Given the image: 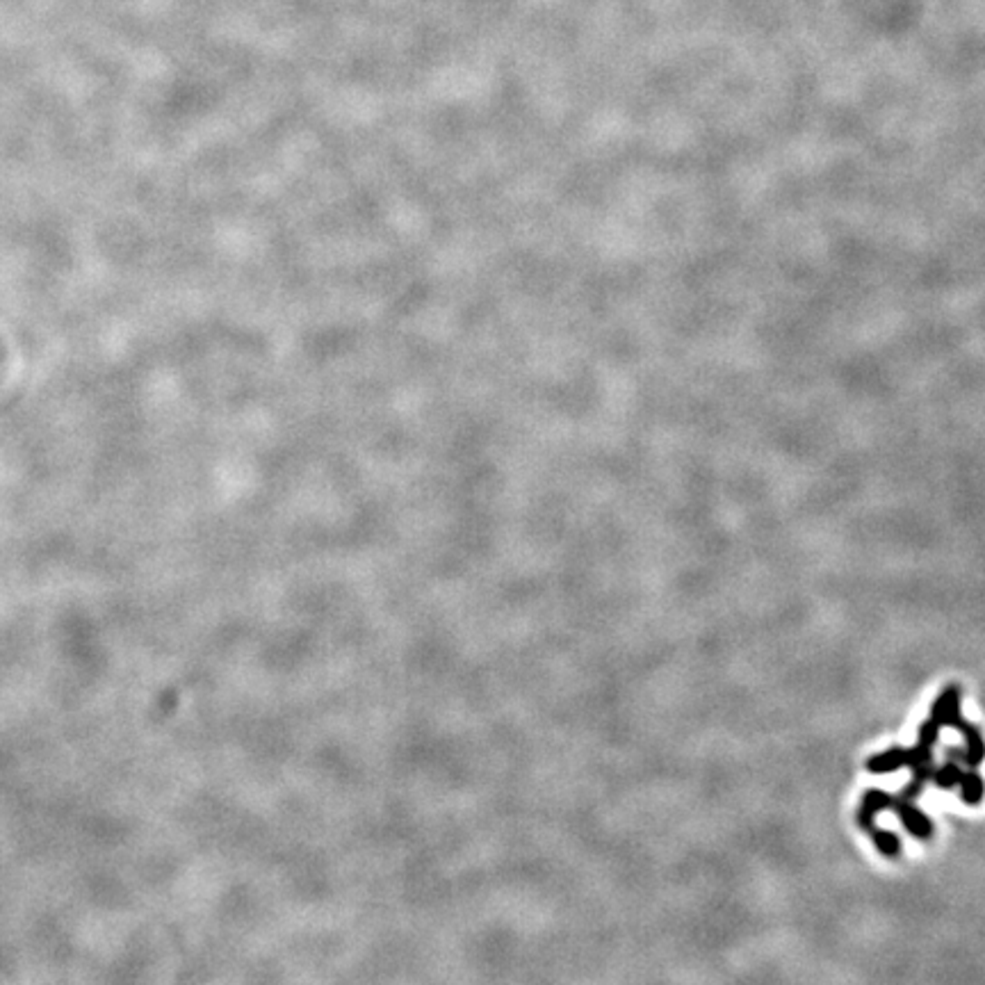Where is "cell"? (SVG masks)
Here are the masks:
<instances>
[{"label": "cell", "instance_id": "6da1fadb", "mask_svg": "<svg viewBox=\"0 0 985 985\" xmlns=\"http://www.w3.org/2000/svg\"><path fill=\"white\" fill-rule=\"evenodd\" d=\"M892 812H896L901 826L906 828L915 840L920 842H931L935 835V824L931 821V816L926 814L922 807L915 805V801H906V798L894 796V807Z\"/></svg>", "mask_w": 985, "mask_h": 985}, {"label": "cell", "instance_id": "7a4b0ae2", "mask_svg": "<svg viewBox=\"0 0 985 985\" xmlns=\"http://www.w3.org/2000/svg\"><path fill=\"white\" fill-rule=\"evenodd\" d=\"M892 807H894V794L885 792V789H867L855 810V826L860 831H872L876 826V816Z\"/></svg>", "mask_w": 985, "mask_h": 985}, {"label": "cell", "instance_id": "3957f363", "mask_svg": "<svg viewBox=\"0 0 985 985\" xmlns=\"http://www.w3.org/2000/svg\"><path fill=\"white\" fill-rule=\"evenodd\" d=\"M961 703H962V689L961 685H947L938 694V698L933 700L929 709V718L940 727H953L958 723L961 714Z\"/></svg>", "mask_w": 985, "mask_h": 985}, {"label": "cell", "instance_id": "277c9868", "mask_svg": "<svg viewBox=\"0 0 985 985\" xmlns=\"http://www.w3.org/2000/svg\"><path fill=\"white\" fill-rule=\"evenodd\" d=\"M911 766V748L908 746H892L885 751L876 753L864 762V769L873 775H887L894 771L908 769Z\"/></svg>", "mask_w": 985, "mask_h": 985}, {"label": "cell", "instance_id": "5b68a950", "mask_svg": "<svg viewBox=\"0 0 985 985\" xmlns=\"http://www.w3.org/2000/svg\"><path fill=\"white\" fill-rule=\"evenodd\" d=\"M958 732L965 739V766L967 769H979L985 762V735L976 723L965 721V718H958L956 726Z\"/></svg>", "mask_w": 985, "mask_h": 985}, {"label": "cell", "instance_id": "8992f818", "mask_svg": "<svg viewBox=\"0 0 985 985\" xmlns=\"http://www.w3.org/2000/svg\"><path fill=\"white\" fill-rule=\"evenodd\" d=\"M956 789L961 792V801L967 807H979L985 798V778L976 769H967L962 771Z\"/></svg>", "mask_w": 985, "mask_h": 985}, {"label": "cell", "instance_id": "52a82bcc", "mask_svg": "<svg viewBox=\"0 0 985 985\" xmlns=\"http://www.w3.org/2000/svg\"><path fill=\"white\" fill-rule=\"evenodd\" d=\"M933 771H935V762H929V765H920V766H915V769H911V780L906 783V787L901 789L899 796L906 798V801H917V798L924 794L926 785L933 780Z\"/></svg>", "mask_w": 985, "mask_h": 985}, {"label": "cell", "instance_id": "ba28073f", "mask_svg": "<svg viewBox=\"0 0 985 985\" xmlns=\"http://www.w3.org/2000/svg\"><path fill=\"white\" fill-rule=\"evenodd\" d=\"M869 837H872L873 846L878 849V853L883 855V858L887 860H899L901 858V851H903V846H901V840L896 833L887 831V828H876L873 826L872 831H867Z\"/></svg>", "mask_w": 985, "mask_h": 985}, {"label": "cell", "instance_id": "9c48e42d", "mask_svg": "<svg viewBox=\"0 0 985 985\" xmlns=\"http://www.w3.org/2000/svg\"><path fill=\"white\" fill-rule=\"evenodd\" d=\"M961 775H962V766L961 765L944 760L942 765L935 766L933 785L938 789H942V792H951V789H956L958 783H961Z\"/></svg>", "mask_w": 985, "mask_h": 985}, {"label": "cell", "instance_id": "30bf717a", "mask_svg": "<svg viewBox=\"0 0 985 985\" xmlns=\"http://www.w3.org/2000/svg\"><path fill=\"white\" fill-rule=\"evenodd\" d=\"M940 730H942V727L935 726L931 718H926V721L920 726V730H917V744L929 748V751H933L935 744L940 742Z\"/></svg>", "mask_w": 985, "mask_h": 985}, {"label": "cell", "instance_id": "8fae6325", "mask_svg": "<svg viewBox=\"0 0 985 985\" xmlns=\"http://www.w3.org/2000/svg\"><path fill=\"white\" fill-rule=\"evenodd\" d=\"M944 760L965 766V746H947L944 748Z\"/></svg>", "mask_w": 985, "mask_h": 985}]
</instances>
